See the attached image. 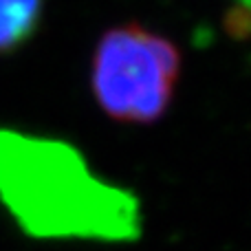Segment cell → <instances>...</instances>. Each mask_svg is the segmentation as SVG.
I'll return each instance as SVG.
<instances>
[{
  "label": "cell",
  "instance_id": "6da1fadb",
  "mask_svg": "<svg viewBox=\"0 0 251 251\" xmlns=\"http://www.w3.org/2000/svg\"><path fill=\"white\" fill-rule=\"evenodd\" d=\"M0 203L35 238L126 243L141 234L139 201L93 172L77 148L0 128Z\"/></svg>",
  "mask_w": 251,
  "mask_h": 251
},
{
  "label": "cell",
  "instance_id": "3957f363",
  "mask_svg": "<svg viewBox=\"0 0 251 251\" xmlns=\"http://www.w3.org/2000/svg\"><path fill=\"white\" fill-rule=\"evenodd\" d=\"M42 0H0V55L13 53L35 35Z\"/></svg>",
  "mask_w": 251,
  "mask_h": 251
},
{
  "label": "cell",
  "instance_id": "7a4b0ae2",
  "mask_svg": "<svg viewBox=\"0 0 251 251\" xmlns=\"http://www.w3.org/2000/svg\"><path fill=\"white\" fill-rule=\"evenodd\" d=\"M181 75V51L165 35L141 25H117L93 53L95 101L122 124H154L172 104Z\"/></svg>",
  "mask_w": 251,
  "mask_h": 251
}]
</instances>
